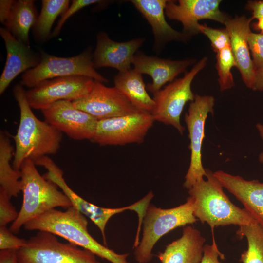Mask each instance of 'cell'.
Here are the masks:
<instances>
[{"mask_svg":"<svg viewBox=\"0 0 263 263\" xmlns=\"http://www.w3.org/2000/svg\"><path fill=\"white\" fill-rule=\"evenodd\" d=\"M19 263H101L89 250L60 242L56 235L39 231L17 251Z\"/></svg>","mask_w":263,"mask_h":263,"instance_id":"cell-6","label":"cell"},{"mask_svg":"<svg viewBox=\"0 0 263 263\" xmlns=\"http://www.w3.org/2000/svg\"><path fill=\"white\" fill-rule=\"evenodd\" d=\"M258 22L255 24V28L261 31V33L263 34V17L259 19Z\"/></svg>","mask_w":263,"mask_h":263,"instance_id":"cell-40","label":"cell"},{"mask_svg":"<svg viewBox=\"0 0 263 263\" xmlns=\"http://www.w3.org/2000/svg\"><path fill=\"white\" fill-rule=\"evenodd\" d=\"M7 192L0 187V226H5L14 221L18 216L15 207L10 202Z\"/></svg>","mask_w":263,"mask_h":263,"instance_id":"cell-30","label":"cell"},{"mask_svg":"<svg viewBox=\"0 0 263 263\" xmlns=\"http://www.w3.org/2000/svg\"><path fill=\"white\" fill-rule=\"evenodd\" d=\"M23 226L27 230L46 231L60 236L112 263H129L127 260L128 253H117L100 244L90 234L87 219L73 206L64 211L55 208L50 210L28 222Z\"/></svg>","mask_w":263,"mask_h":263,"instance_id":"cell-2","label":"cell"},{"mask_svg":"<svg viewBox=\"0 0 263 263\" xmlns=\"http://www.w3.org/2000/svg\"><path fill=\"white\" fill-rule=\"evenodd\" d=\"M154 121L150 113L142 110L98 120L91 141L101 146L139 143L143 142Z\"/></svg>","mask_w":263,"mask_h":263,"instance_id":"cell-10","label":"cell"},{"mask_svg":"<svg viewBox=\"0 0 263 263\" xmlns=\"http://www.w3.org/2000/svg\"><path fill=\"white\" fill-rule=\"evenodd\" d=\"M167 0H132L134 6L150 25L158 44L171 40H186L189 36L172 28L167 22L165 10Z\"/></svg>","mask_w":263,"mask_h":263,"instance_id":"cell-22","label":"cell"},{"mask_svg":"<svg viewBox=\"0 0 263 263\" xmlns=\"http://www.w3.org/2000/svg\"><path fill=\"white\" fill-rule=\"evenodd\" d=\"M195 61L192 59L172 60L138 53L134 55L132 65L134 70L152 78V83L148 84L146 88L153 94L185 72Z\"/></svg>","mask_w":263,"mask_h":263,"instance_id":"cell-20","label":"cell"},{"mask_svg":"<svg viewBox=\"0 0 263 263\" xmlns=\"http://www.w3.org/2000/svg\"><path fill=\"white\" fill-rule=\"evenodd\" d=\"M236 234L245 237L247 249L241 254L242 263H263V226L257 222L239 226Z\"/></svg>","mask_w":263,"mask_h":263,"instance_id":"cell-27","label":"cell"},{"mask_svg":"<svg viewBox=\"0 0 263 263\" xmlns=\"http://www.w3.org/2000/svg\"><path fill=\"white\" fill-rule=\"evenodd\" d=\"M20 84L13 89V95L20 110V119L16 134L13 136L15 150L13 168L20 170L26 159L34 161L48 155L56 153L60 147L62 132L34 114Z\"/></svg>","mask_w":263,"mask_h":263,"instance_id":"cell-1","label":"cell"},{"mask_svg":"<svg viewBox=\"0 0 263 263\" xmlns=\"http://www.w3.org/2000/svg\"><path fill=\"white\" fill-rule=\"evenodd\" d=\"M72 103L76 108L97 120L127 115L139 110L116 88L107 87L95 80L87 95Z\"/></svg>","mask_w":263,"mask_h":263,"instance_id":"cell-12","label":"cell"},{"mask_svg":"<svg viewBox=\"0 0 263 263\" xmlns=\"http://www.w3.org/2000/svg\"><path fill=\"white\" fill-rule=\"evenodd\" d=\"M40 14L33 27L35 39L45 41L50 38L51 30L56 18L62 15L69 7L70 0H42Z\"/></svg>","mask_w":263,"mask_h":263,"instance_id":"cell-26","label":"cell"},{"mask_svg":"<svg viewBox=\"0 0 263 263\" xmlns=\"http://www.w3.org/2000/svg\"><path fill=\"white\" fill-rule=\"evenodd\" d=\"M94 80L81 75L45 80L26 91L28 103L33 109L43 111L60 100L74 101L87 95Z\"/></svg>","mask_w":263,"mask_h":263,"instance_id":"cell-11","label":"cell"},{"mask_svg":"<svg viewBox=\"0 0 263 263\" xmlns=\"http://www.w3.org/2000/svg\"><path fill=\"white\" fill-rule=\"evenodd\" d=\"M205 242L200 230L187 225L182 236L168 244L157 257L161 263H201Z\"/></svg>","mask_w":263,"mask_h":263,"instance_id":"cell-21","label":"cell"},{"mask_svg":"<svg viewBox=\"0 0 263 263\" xmlns=\"http://www.w3.org/2000/svg\"><path fill=\"white\" fill-rule=\"evenodd\" d=\"M40 54L39 63L22 75L21 85L31 89L45 80L73 75L88 77L102 83L108 81L95 70L90 48L69 57L56 56L44 51Z\"/></svg>","mask_w":263,"mask_h":263,"instance_id":"cell-7","label":"cell"},{"mask_svg":"<svg viewBox=\"0 0 263 263\" xmlns=\"http://www.w3.org/2000/svg\"><path fill=\"white\" fill-rule=\"evenodd\" d=\"M220 0H168L165 12L169 19L180 21L188 36L200 33L198 21L209 19L224 24L230 18L219 8Z\"/></svg>","mask_w":263,"mask_h":263,"instance_id":"cell-14","label":"cell"},{"mask_svg":"<svg viewBox=\"0 0 263 263\" xmlns=\"http://www.w3.org/2000/svg\"><path fill=\"white\" fill-rule=\"evenodd\" d=\"M144 41L143 38H136L117 42L111 39L106 33H99L92 56L94 68L109 67L117 69L119 72L131 69L135 53Z\"/></svg>","mask_w":263,"mask_h":263,"instance_id":"cell-16","label":"cell"},{"mask_svg":"<svg viewBox=\"0 0 263 263\" xmlns=\"http://www.w3.org/2000/svg\"><path fill=\"white\" fill-rule=\"evenodd\" d=\"M252 89L263 91V68L256 69L255 82Z\"/></svg>","mask_w":263,"mask_h":263,"instance_id":"cell-38","label":"cell"},{"mask_svg":"<svg viewBox=\"0 0 263 263\" xmlns=\"http://www.w3.org/2000/svg\"><path fill=\"white\" fill-rule=\"evenodd\" d=\"M206 180L196 182L188 189L194 203V215L202 223L214 229L218 226L235 225L239 226L256 222L244 209L235 205L225 194L223 187L214 176L206 169Z\"/></svg>","mask_w":263,"mask_h":263,"instance_id":"cell-3","label":"cell"},{"mask_svg":"<svg viewBox=\"0 0 263 263\" xmlns=\"http://www.w3.org/2000/svg\"><path fill=\"white\" fill-rule=\"evenodd\" d=\"M14 2L13 0H0V21L5 26L9 19Z\"/></svg>","mask_w":263,"mask_h":263,"instance_id":"cell-35","label":"cell"},{"mask_svg":"<svg viewBox=\"0 0 263 263\" xmlns=\"http://www.w3.org/2000/svg\"><path fill=\"white\" fill-rule=\"evenodd\" d=\"M20 172L23 201L18 216L10 227L13 233H18L26 223L50 210L72 206L57 186L39 174L33 160H25Z\"/></svg>","mask_w":263,"mask_h":263,"instance_id":"cell-4","label":"cell"},{"mask_svg":"<svg viewBox=\"0 0 263 263\" xmlns=\"http://www.w3.org/2000/svg\"><path fill=\"white\" fill-rule=\"evenodd\" d=\"M245 8L252 12L253 19H259L263 17V0H249Z\"/></svg>","mask_w":263,"mask_h":263,"instance_id":"cell-36","label":"cell"},{"mask_svg":"<svg viewBox=\"0 0 263 263\" xmlns=\"http://www.w3.org/2000/svg\"><path fill=\"white\" fill-rule=\"evenodd\" d=\"M102 0H74L71 5L61 15V18L57 23L56 26L51 33L50 38L57 36L60 33L62 26L66 21L75 13L80 9L90 5L100 3Z\"/></svg>","mask_w":263,"mask_h":263,"instance_id":"cell-31","label":"cell"},{"mask_svg":"<svg viewBox=\"0 0 263 263\" xmlns=\"http://www.w3.org/2000/svg\"><path fill=\"white\" fill-rule=\"evenodd\" d=\"M213 175L223 187L234 195L263 226V182L258 180H247L223 170L216 171Z\"/></svg>","mask_w":263,"mask_h":263,"instance_id":"cell-19","label":"cell"},{"mask_svg":"<svg viewBox=\"0 0 263 263\" xmlns=\"http://www.w3.org/2000/svg\"><path fill=\"white\" fill-rule=\"evenodd\" d=\"M36 165L44 167L48 170L43 177L60 188L70 200L72 206L89 218L99 229L103 240H106L105 230L109 220L113 215L120 213V208H105L94 205L81 198L67 184L63 177L62 170L47 156L33 161Z\"/></svg>","mask_w":263,"mask_h":263,"instance_id":"cell-15","label":"cell"},{"mask_svg":"<svg viewBox=\"0 0 263 263\" xmlns=\"http://www.w3.org/2000/svg\"><path fill=\"white\" fill-rule=\"evenodd\" d=\"M256 128L259 132V135L263 141V124L262 123H257ZM259 161L263 164V152L260 153L258 157Z\"/></svg>","mask_w":263,"mask_h":263,"instance_id":"cell-39","label":"cell"},{"mask_svg":"<svg viewBox=\"0 0 263 263\" xmlns=\"http://www.w3.org/2000/svg\"><path fill=\"white\" fill-rule=\"evenodd\" d=\"M207 61V58L203 57L183 77L153 93L155 105L150 113L154 121L171 125L181 135L183 134L185 128L181 124L180 116L186 104L194 99L195 95L191 88L192 82L206 66Z\"/></svg>","mask_w":263,"mask_h":263,"instance_id":"cell-8","label":"cell"},{"mask_svg":"<svg viewBox=\"0 0 263 263\" xmlns=\"http://www.w3.org/2000/svg\"><path fill=\"white\" fill-rule=\"evenodd\" d=\"M42 112L46 122L72 139L91 140L95 134L98 120L72 101H57Z\"/></svg>","mask_w":263,"mask_h":263,"instance_id":"cell-13","label":"cell"},{"mask_svg":"<svg viewBox=\"0 0 263 263\" xmlns=\"http://www.w3.org/2000/svg\"><path fill=\"white\" fill-rule=\"evenodd\" d=\"M212 240L211 244L205 245L203 258L201 263H223L219 259H224L225 256L220 251L214 236H212Z\"/></svg>","mask_w":263,"mask_h":263,"instance_id":"cell-34","label":"cell"},{"mask_svg":"<svg viewBox=\"0 0 263 263\" xmlns=\"http://www.w3.org/2000/svg\"><path fill=\"white\" fill-rule=\"evenodd\" d=\"M194 203L188 196L183 204L170 208H162L150 204L144 216L142 236L134 255L138 263H148L152 259V251L156 243L164 235L181 226L195 223Z\"/></svg>","mask_w":263,"mask_h":263,"instance_id":"cell-5","label":"cell"},{"mask_svg":"<svg viewBox=\"0 0 263 263\" xmlns=\"http://www.w3.org/2000/svg\"><path fill=\"white\" fill-rule=\"evenodd\" d=\"M216 69L218 75L220 90L223 92L234 86V81L231 70L236 63L230 45L216 53Z\"/></svg>","mask_w":263,"mask_h":263,"instance_id":"cell-28","label":"cell"},{"mask_svg":"<svg viewBox=\"0 0 263 263\" xmlns=\"http://www.w3.org/2000/svg\"><path fill=\"white\" fill-rule=\"evenodd\" d=\"M149 193H150L152 194L153 196L154 197V194H153V193H152V192L151 191H150ZM142 222L141 223H138V228H137V231L138 232H140V231L141 230V227H142Z\"/></svg>","mask_w":263,"mask_h":263,"instance_id":"cell-41","label":"cell"},{"mask_svg":"<svg viewBox=\"0 0 263 263\" xmlns=\"http://www.w3.org/2000/svg\"><path fill=\"white\" fill-rule=\"evenodd\" d=\"M16 250H0V263H19Z\"/></svg>","mask_w":263,"mask_h":263,"instance_id":"cell-37","label":"cell"},{"mask_svg":"<svg viewBox=\"0 0 263 263\" xmlns=\"http://www.w3.org/2000/svg\"><path fill=\"white\" fill-rule=\"evenodd\" d=\"M27 240L19 238L14 235L6 226H0V249L18 250L25 245Z\"/></svg>","mask_w":263,"mask_h":263,"instance_id":"cell-33","label":"cell"},{"mask_svg":"<svg viewBox=\"0 0 263 263\" xmlns=\"http://www.w3.org/2000/svg\"><path fill=\"white\" fill-rule=\"evenodd\" d=\"M37 17L34 0H14L5 28L18 40L29 45V31L34 26Z\"/></svg>","mask_w":263,"mask_h":263,"instance_id":"cell-24","label":"cell"},{"mask_svg":"<svg viewBox=\"0 0 263 263\" xmlns=\"http://www.w3.org/2000/svg\"><path fill=\"white\" fill-rule=\"evenodd\" d=\"M114 87L136 109L151 113L155 102L148 94L142 74L134 69L118 72L114 77Z\"/></svg>","mask_w":263,"mask_h":263,"instance_id":"cell-23","label":"cell"},{"mask_svg":"<svg viewBox=\"0 0 263 263\" xmlns=\"http://www.w3.org/2000/svg\"><path fill=\"white\" fill-rule=\"evenodd\" d=\"M10 140L3 132L0 133V187L9 196L16 197L21 191L20 170H15L10 165L14 155Z\"/></svg>","mask_w":263,"mask_h":263,"instance_id":"cell-25","label":"cell"},{"mask_svg":"<svg viewBox=\"0 0 263 263\" xmlns=\"http://www.w3.org/2000/svg\"><path fill=\"white\" fill-rule=\"evenodd\" d=\"M214 105L213 96L196 94L185 115L190 150V164L183 184L184 187L188 190L206 175V169L202 164L201 151L205 137V122L208 113L213 114Z\"/></svg>","mask_w":263,"mask_h":263,"instance_id":"cell-9","label":"cell"},{"mask_svg":"<svg viewBox=\"0 0 263 263\" xmlns=\"http://www.w3.org/2000/svg\"><path fill=\"white\" fill-rule=\"evenodd\" d=\"M253 20L245 16L230 18L225 23L230 39V47L242 78L245 85L252 89L256 69L250 56L247 37L251 31L250 23Z\"/></svg>","mask_w":263,"mask_h":263,"instance_id":"cell-17","label":"cell"},{"mask_svg":"<svg viewBox=\"0 0 263 263\" xmlns=\"http://www.w3.org/2000/svg\"><path fill=\"white\" fill-rule=\"evenodd\" d=\"M6 50V61L0 78V94L20 73L36 67L40 61V54L16 38L5 28H0Z\"/></svg>","mask_w":263,"mask_h":263,"instance_id":"cell-18","label":"cell"},{"mask_svg":"<svg viewBox=\"0 0 263 263\" xmlns=\"http://www.w3.org/2000/svg\"><path fill=\"white\" fill-rule=\"evenodd\" d=\"M200 33L204 34L211 42L213 50L217 53L227 46L230 45L229 33L226 29H215L206 24L199 26Z\"/></svg>","mask_w":263,"mask_h":263,"instance_id":"cell-29","label":"cell"},{"mask_svg":"<svg viewBox=\"0 0 263 263\" xmlns=\"http://www.w3.org/2000/svg\"><path fill=\"white\" fill-rule=\"evenodd\" d=\"M247 40L256 69L263 68V34L249 33Z\"/></svg>","mask_w":263,"mask_h":263,"instance_id":"cell-32","label":"cell"}]
</instances>
